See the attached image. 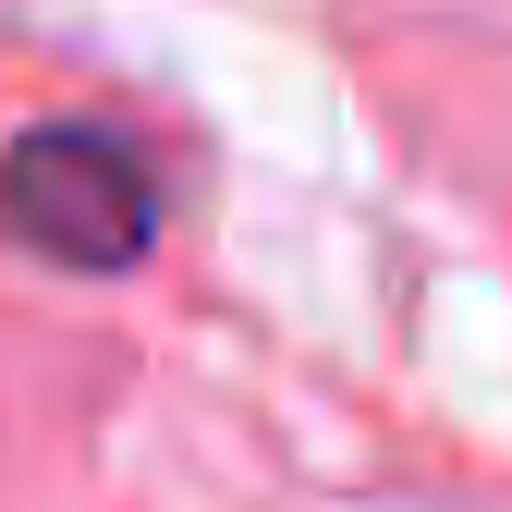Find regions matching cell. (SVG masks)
<instances>
[{
    "mask_svg": "<svg viewBox=\"0 0 512 512\" xmlns=\"http://www.w3.org/2000/svg\"><path fill=\"white\" fill-rule=\"evenodd\" d=\"M0 232L49 269H135L159 244V171L122 122H37L0 147Z\"/></svg>",
    "mask_w": 512,
    "mask_h": 512,
    "instance_id": "cell-1",
    "label": "cell"
}]
</instances>
